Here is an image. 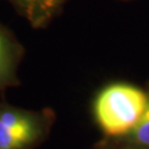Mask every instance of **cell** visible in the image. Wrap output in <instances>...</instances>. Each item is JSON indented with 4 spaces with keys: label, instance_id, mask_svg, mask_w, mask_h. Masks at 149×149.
I'll return each instance as SVG.
<instances>
[{
    "label": "cell",
    "instance_id": "1",
    "mask_svg": "<svg viewBox=\"0 0 149 149\" xmlns=\"http://www.w3.org/2000/svg\"><path fill=\"white\" fill-rule=\"evenodd\" d=\"M147 104V94L126 83L107 85L94 102V116L106 139L124 137L138 124Z\"/></svg>",
    "mask_w": 149,
    "mask_h": 149
},
{
    "label": "cell",
    "instance_id": "2",
    "mask_svg": "<svg viewBox=\"0 0 149 149\" xmlns=\"http://www.w3.org/2000/svg\"><path fill=\"white\" fill-rule=\"evenodd\" d=\"M24 53L15 33L0 22V92L20 84L19 66Z\"/></svg>",
    "mask_w": 149,
    "mask_h": 149
},
{
    "label": "cell",
    "instance_id": "3",
    "mask_svg": "<svg viewBox=\"0 0 149 149\" xmlns=\"http://www.w3.org/2000/svg\"><path fill=\"white\" fill-rule=\"evenodd\" d=\"M33 29H44L61 13L69 0H8Z\"/></svg>",
    "mask_w": 149,
    "mask_h": 149
},
{
    "label": "cell",
    "instance_id": "4",
    "mask_svg": "<svg viewBox=\"0 0 149 149\" xmlns=\"http://www.w3.org/2000/svg\"><path fill=\"white\" fill-rule=\"evenodd\" d=\"M47 139L42 135L20 132L0 122V149H37Z\"/></svg>",
    "mask_w": 149,
    "mask_h": 149
},
{
    "label": "cell",
    "instance_id": "5",
    "mask_svg": "<svg viewBox=\"0 0 149 149\" xmlns=\"http://www.w3.org/2000/svg\"><path fill=\"white\" fill-rule=\"evenodd\" d=\"M103 143L122 147L149 148V93L147 94V104L143 116L133 130L124 137L117 139H105Z\"/></svg>",
    "mask_w": 149,
    "mask_h": 149
},
{
    "label": "cell",
    "instance_id": "6",
    "mask_svg": "<svg viewBox=\"0 0 149 149\" xmlns=\"http://www.w3.org/2000/svg\"><path fill=\"white\" fill-rule=\"evenodd\" d=\"M96 149H149V148H136V147H122V146H113L105 143H102Z\"/></svg>",
    "mask_w": 149,
    "mask_h": 149
}]
</instances>
